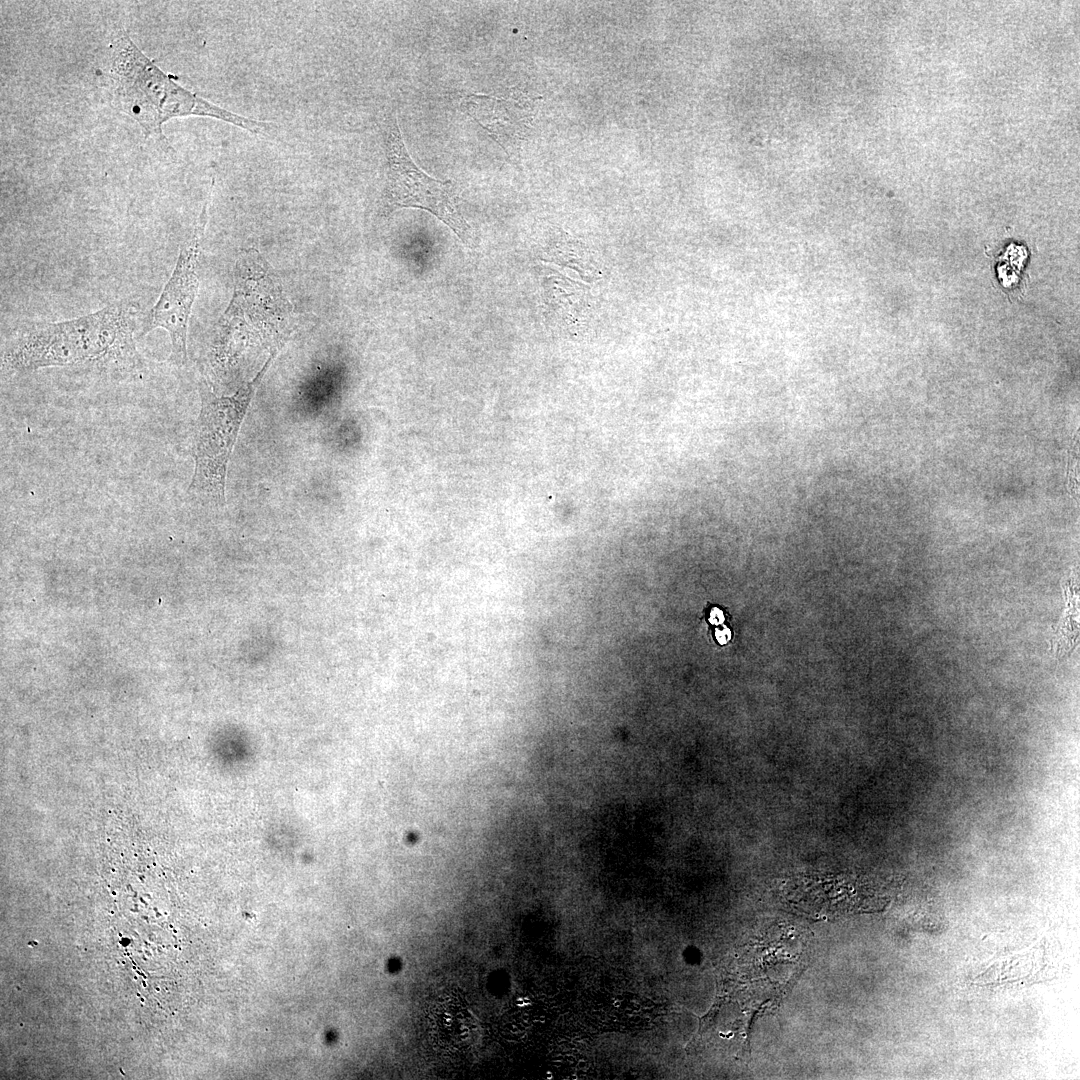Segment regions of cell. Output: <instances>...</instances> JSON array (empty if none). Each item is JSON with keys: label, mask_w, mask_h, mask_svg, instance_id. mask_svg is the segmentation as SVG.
Masks as SVG:
<instances>
[{"label": "cell", "mask_w": 1080, "mask_h": 1080, "mask_svg": "<svg viewBox=\"0 0 1080 1080\" xmlns=\"http://www.w3.org/2000/svg\"><path fill=\"white\" fill-rule=\"evenodd\" d=\"M112 78L121 109L147 136L164 139L162 124L174 117L207 116L255 134H268L273 123L244 117L219 107L176 83L121 32L112 43Z\"/></svg>", "instance_id": "2"}, {"label": "cell", "mask_w": 1080, "mask_h": 1080, "mask_svg": "<svg viewBox=\"0 0 1080 1080\" xmlns=\"http://www.w3.org/2000/svg\"><path fill=\"white\" fill-rule=\"evenodd\" d=\"M460 107L507 153L526 137L534 114L531 100L519 93L506 97L472 93L461 99Z\"/></svg>", "instance_id": "6"}, {"label": "cell", "mask_w": 1080, "mask_h": 1080, "mask_svg": "<svg viewBox=\"0 0 1080 1080\" xmlns=\"http://www.w3.org/2000/svg\"><path fill=\"white\" fill-rule=\"evenodd\" d=\"M731 633L727 627L722 629H716V638L720 644H725L730 640Z\"/></svg>", "instance_id": "7"}, {"label": "cell", "mask_w": 1080, "mask_h": 1080, "mask_svg": "<svg viewBox=\"0 0 1080 1080\" xmlns=\"http://www.w3.org/2000/svg\"><path fill=\"white\" fill-rule=\"evenodd\" d=\"M140 313L139 302L129 298L70 320L22 324L3 344L2 374L63 366L114 377L138 374L143 368L135 342Z\"/></svg>", "instance_id": "1"}, {"label": "cell", "mask_w": 1080, "mask_h": 1080, "mask_svg": "<svg viewBox=\"0 0 1080 1080\" xmlns=\"http://www.w3.org/2000/svg\"><path fill=\"white\" fill-rule=\"evenodd\" d=\"M209 200V199H208ZM208 200L189 239L182 245L173 273L156 304L141 320V333L162 328L171 340L170 361L177 366L187 359V332L198 290L197 266L207 223Z\"/></svg>", "instance_id": "5"}, {"label": "cell", "mask_w": 1080, "mask_h": 1080, "mask_svg": "<svg viewBox=\"0 0 1080 1080\" xmlns=\"http://www.w3.org/2000/svg\"><path fill=\"white\" fill-rule=\"evenodd\" d=\"M383 139L387 159L384 212L404 207L424 209L451 228L462 242L470 244V227L459 210L453 184L432 178L413 162L394 115L383 122Z\"/></svg>", "instance_id": "4"}, {"label": "cell", "mask_w": 1080, "mask_h": 1080, "mask_svg": "<svg viewBox=\"0 0 1080 1080\" xmlns=\"http://www.w3.org/2000/svg\"><path fill=\"white\" fill-rule=\"evenodd\" d=\"M709 621L712 624H715V625L721 624L724 621V616H723L722 611L719 610L718 608H713L711 613H710Z\"/></svg>", "instance_id": "8"}, {"label": "cell", "mask_w": 1080, "mask_h": 1080, "mask_svg": "<svg viewBox=\"0 0 1080 1080\" xmlns=\"http://www.w3.org/2000/svg\"><path fill=\"white\" fill-rule=\"evenodd\" d=\"M273 351L263 368L233 395L218 396L205 378L200 379V412L192 434L194 472L188 492L216 503L224 502L227 466L253 395L270 367Z\"/></svg>", "instance_id": "3"}]
</instances>
